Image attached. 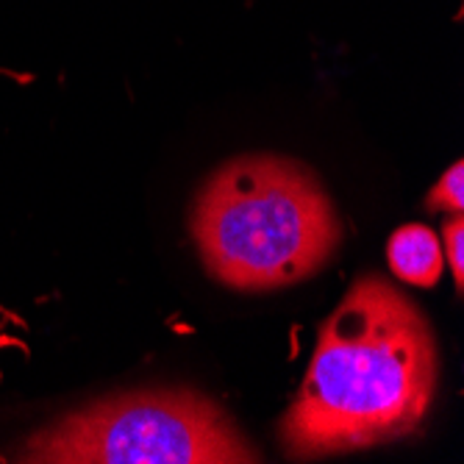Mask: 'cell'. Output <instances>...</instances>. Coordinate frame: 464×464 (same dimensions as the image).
Segmentation results:
<instances>
[{
  "instance_id": "cell-3",
  "label": "cell",
  "mask_w": 464,
  "mask_h": 464,
  "mask_svg": "<svg viewBox=\"0 0 464 464\" xmlns=\"http://www.w3.org/2000/svg\"><path fill=\"white\" fill-rule=\"evenodd\" d=\"M23 464H256L265 461L231 414L195 390H137L101 398L34 431Z\"/></svg>"
},
{
  "instance_id": "cell-4",
  "label": "cell",
  "mask_w": 464,
  "mask_h": 464,
  "mask_svg": "<svg viewBox=\"0 0 464 464\" xmlns=\"http://www.w3.org/2000/svg\"><path fill=\"white\" fill-rule=\"evenodd\" d=\"M387 262L395 278L414 286H434L445 270V256L437 234L429 226H403L390 237Z\"/></svg>"
},
{
  "instance_id": "cell-2",
  "label": "cell",
  "mask_w": 464,
  "mask_h": 464,
  "mask_svg": "<svg viewBox=\"0 0 464 464\" xmlns=\"http://www.w3.org/2000/svg\"><path fill=\"white\" fill-rule=\"evenodd\" d=\"M206 273L237 292H273L320 273L343 242L331 195L306 164L250 153L226 161L192 206Z\"/></svg>"
},
{
  "instance_id": "cell-5",
  "label": "cell",
  "mask_w": 464,
  "mask_h": 464,
  "mask_svg": "<svg viewBox=\"0 0 464 464\" xmlns=\"http://www.w3.org/2000/svg\"><path fill=\"white\" fill-rule=\"evenodd\" d=\"M429 212H445V215H461L464 212V164L453 161L442 179L429 189L426 195Z\"/></svg>"
},
{
  "instance_id": "cell-1",
  "label": "cell",
  "mask_w": 464,
  "mask_h": 464,
  "mask_svg": "<svg viewBox=\"0 0 464 464\" xmlns=\"http://www.w3.org/2000/svg\"><path fill=\"white\" fill-rule=\"evenodd\" d=\"M440 382L429 317L382 276H362L317 331L314 353L278 423L289 461L401 442L420 431Z\"/></svg>"
},
{
  "instance_id": "cell-6",
  "label": "cell",
  "mask_w": 464,
  "mask_h": 464,
  "mask_svg": "<svg viewBox=\"0 0 464 464\" xmlns=\"http://www.w3.org/2000/svg\"><path fill=\"white\" fill-rule=\"evenodd\" d=\"M442 256L448 259V267L453 273L456 289L461 292L464 286V218L461 215H448L442 223Z\"/></svg>"
}]
</instances>
